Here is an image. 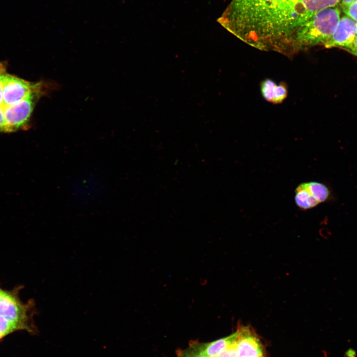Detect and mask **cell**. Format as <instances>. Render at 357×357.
<instances>
[{"label": "cell", "mask_w": 357, "mask_h": 357, "mask_svg": "<svg viewBox=\"0 0 357 357\" xmlns=\"http://www.w3.org/2000/svg\"><path fill=\"white\" fill-rule=\"evenodd\" d=\"M340 0H232L219 22L243 40L258 44L293 37L319 11Z\"/></svg>", "instance_id": "obj_1"}, {"label": "cell", "mask_w": 357, "mask_h": 357, "mask_svg": "<svg viewBox=\"0 0 357 357\" xmlns=\"http://www.w3.org/2000/svg\"><path fill=\"white\" fill-rule=\"evenodd\" d=\"M340 10L336 5L316 13L297 30L293 37L301 45H324L330 39L340 19Z\"/></svg>", "instance_id": "obj_2"}, {"label": "cell", "mask_w": 357, "mask_h": 357, "mask_svg": "<svg viewBox=\"0 0 357 357\" xmlns=\"http://www.w3.org/2000/svg\"><path fill=\"white\" fill-rule=\"evenodd\" d=\"M45 89L32 91L22 101L3 109L6 132L24 129L29 127L34 107L39 99L47 91Z\"/></svg>", "instance_id": "obj_3"}, {"label": "cell", "mask_w": 357, "mask_h": 357, "mask_svg": "<svg viewBox=\"0 0 357 357\" xmlns=\"http://www.w3.org/2000/svg\"><path fill=\"white\" fill-rule=\"evenodd\" d=\"M331 196V191L325 183L311 181L302 182L297 186L295 190L294 200L299 209L307 210L329 201Z\"/></svg>", "instance_id": "obj_4"}, {"label": "cell", "mask_w": 357, "mask_h": 357, "mask_svg": "<svg viewBox=\"0 0 357 357\" xmlns=\"http://www.w3.org/2000/svg\"><path fill=\"white\" fill-rule=\"evenodd\" d=\"M46 87L47 86L43 82H31L8 73L3 85L0 110L2 112L7 106L23 100L32 91Z\"/></svg>", "instance_id": "obj_5"}, {"label": "cell", "mask_w": 357, "mask_h": 357, "mask_svg": "<svg viewBox=\"0 0 357 357\" xmlns=\"http://www.w3.org/2000/svg\"><path fill=\"white\" fill-rule=\"evenodd\" d=\"M27 309L12 295L2 290L0 294V315L18 325L21 329H27Z\"/></svg>", "instance_id": "obj_6"}, {"label": "cell", "mask_w": 357, "mask_h": 357, "mask_svg": "<svg viewBox=\"0 0 357 357\" xmlns=\"http://www.w3.org/2000/svg\"><path fill=\"white\" fill-rule=\"evenodd\" d=\"M356 23L355 20L346 15L342 17L324 46L327 48H340L347 51L352 46L357 37Z\"/></svg>", "instance_id": "obj_7"}, {"label": "cell", "mask_w": 357, "mask_h": 357, "mask_svg": "<svg viewBox=\"0 0 357 357\" xmlns=\"http://www.w3.org/2000/svg\"><path fill=\"white\" fill-rule=\"evenodd\" d=\"M234 344L238 357H265L262 345L249 326H241Z\"/></svg>", "instance_id": "obj_8"}, {"label": "cell", "mask_w": 357, "mask_h": 357, "mask_svg": "<svg viewBox=\"0 0 357 357\" xmlns=\"http://www.w3.org/2000/svg\"><path fill=\"white\" fill-rule=\"evenodd\" d=\"M238 335V330L232 335L207 343H193L189 347L197 355L203 357H215L221 351L234 345Z\"/></svg>", "instance_id": "obj_9"}, {"label": "cell", "mask_w": 357, "mask_h": 357, "mask_svg": "<svg viewBox=\"0 0 357 357\" xmlns=\"http://www.w3.org/2000/svg\"><path fill=\"white\" fill-rule=\"evenodd\" d=\"M276 86V83L271 79H266L262 82L261 91L263 97L267 101L273 102Z\"/></svg>", "instance_id": "obj_10"}, {"label": "cell", "mask_w": 357, "mask_h": 357, "mask_svg": "<svg viewBox=\"0 0 357 357\" xmlns=\"http://www.w3.org/2000/svg\"><path fill=\"white\" fill-rule=\"evenodd\" d=\"M17 329H21L16 324L0 315V339Z\"/></svg>", "instance_id": "obj_11"}, {"label": "cell", "mask_w": 357, "mask_h": 357, "mask_svg": "<svg viewBox=\"0 0 357 357\" xmlns=\"http://www.w3.org/2000/svg\"><path fill=\"white\" fill-rule=\"evenodd\" d=\"M288 91L286 86L283 84L277 85L272 103H280L286 98Z\"/></svg>", "instance_id": "obj_12"}, {"label": "cell", "mask_w": 357, "mask_h": 357, "mask_svg": "<svg viewBox=\"0 0 357 357\" xmlns=\"http://www.w3.org/2000/svg\"><path fill=\"white\" fill-rule=\"evenodd\" d=\"M342 9L346 15L357 22V1L342 7Z\"/></svg>", "instance_id": "obj_13"}, {"label": "cell", "mask_w": 357, "mask_h": 357, "mask_svg": "<svg viewBox=\"0 0 357 357\" xmlns=\"http://www.w3.org/2000/svg\"><path fill=\"white\" fill-rule=\"evenodd\" d=\"M7 73L6 64L4 62H0V105L2 101L3 85Z\"/></svg>", "instance_id": "obj_14"}, {"label": "cell", "mask_w": 357, "mask_h": 357, "mask_svg": "<svg viewBox=\"0 0 357 357\" xmlns=\"http://www.w3.org/2000/svg\"><path fill=\"white\" fill-rule=\"evenodd\" d=\"M215 357H238V356L234 344L221 351Z\"/></svg>", "instance_id": "obj_15"}, {"label": "cell", "mask_w": 357, "mask_h": 357, "mask_svg": "<svg viewBox=\"0 0 357 357\" xmlns=\"http://www.w3.org/2000/svg\"><path fill=\"white\" fill-rule=\"evenodd\" d=\"M0 132H6V125L3 112L0 110Z\"/></svg>", "instance_id": "obj_16"}, {"label": "cell", "mask_w": 357, "mask_h": 357, "mask_svg": "<svg viewBox=\"0 0 357 357\" xmlns=\"http://www.w3.org/2000/svg\"><path fill=\"white\" fill-rule=\"evenodd\" d=\"M347 51L353 55L354 56L357 57V36L356 37V39L352 46Z\"/></svg>", "instance_id": "obj_17"}, {"label": "cell", "mask_w": 357, "mask_h": 357, "mask_svg": "<svg viewBox=\"0 0 357 357\" xmlns=\"http://www.w3.org/2000/svg\"><path fill=\"white\" fill-rule=\"evenodd\" d=\"M356 1H357V0H340V4L341 7L346 6Z\"/></svg>", "instance_id": "obj_18"}, {"label": "cell", "mask_w": 357, "mask_h": 357, "mask_svg": "<svg viewBox=\"0 0 357 357\" xmlns=\"http://www.w3.org/2000/svg\"><path fill=\"white\" fill-rule=\"evenodd\" d=\"M356 35L357 36V22H356Z\"/></svg>", "instance_id": "obj_19"}, {"label": "cell", "mask_w": 357, "mask_h": 357, "mask_svg": "<svg viewBox=\"0 0 357 357\" xmlns=\"http://www.w3.org/2000/svg\"><path fill=\"white\" fill-rule=\"evenodd\" d=\"M1 291H2V290L0 289V293H1Z\"/></svg>", "instance_id": "obj_20"}]
</instances>
